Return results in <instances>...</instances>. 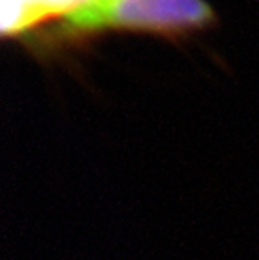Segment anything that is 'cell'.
<instances>
[{
  "mask_svg": "<svg viewBox=\"0 0 259 260\" xmlns=\"http://www.w3.org/2000/svg\"><path fill=\"white\" fill-rule=\"evenodd\" d=\"M88 0H2L4 34H17L54 14H64L81 7Z\"/></svg>",
  "mask_w": 259,
  "mask_h": 260,
  "instance_id": "2",
  "label": "cell"
},
{
  "mask_svg": "<svg viewBox=\"0 0 259 260\" xmlns=\"http://www.w3.org/2000/svg\"><path fill=\"white\" fill-rule=\"evenodd\" d=\"M212 10L204 0H88L64 17V27L88 32L121 27L174 32L206 25Z\"/></svg>",
  "mask_w": 259,
  "mask_h": 260,
  "instance_id": "1",
  "label": "cell"
}]
</instances>
